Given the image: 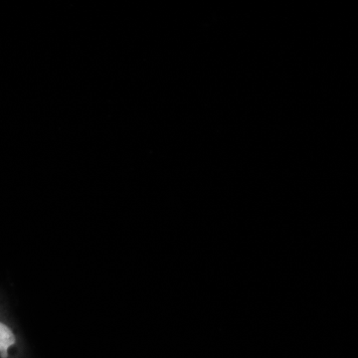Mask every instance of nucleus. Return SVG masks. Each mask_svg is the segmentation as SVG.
Returning a JSON list of instances; mask_svg holds the SVG:
<instances>
[{
  "label": "nucleus",
  "mask_w": 358,
  "mask_h": 358,
  "mask_svg": "<svg viewBox=\"0 0 358 358\" xmlns=\"http://www.w3.org/2000/svg\"><path fill=\"white\" fill-rule=\"evenodd\" d=\"M0 306V358H27V345L17 322Z\"/></svg>",
  "instance_id": "f257e3e1"
}]
</instances>
